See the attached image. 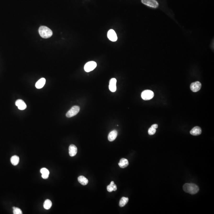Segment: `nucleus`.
<instances>
[{"mask_svg":"<svg viewBox=\"0 0 214 214\" xmlns=\"http://www.w3.org/2000/svg\"><path fill=\"white\" fill-rule=\"evenodd\" d=\"M183 189L184 191L186 193L191 194H197L199 191L198 186L195 184L192 183H186L184 184L183 186Z\"/></svg>","mask_w":214,"mask_h":214,"instance_id":"1","label":"nucleus"},{"mask_svg":"<svg viewBox=\"0 0 214 214\" xmlns=\"http://www.w3.org/2000/svg\"><path fill=\"white\" fill-rule=\"evenodd\" d=\"M38 32L40 35L43 38H48L53 35L52 31L47 26H41L38 30Z\"/></svg>","mask_w":214,"mask_h":214,"instance_id":"2","label":"nucleus"},{"mask_svg":"<svg viewBox=\"0 0 214 214\" xmlns=\"http://www.w3.org/2000/svg\"><path fill=\"white\" fill-rule=\"evenodd\" d=\"M154 97V92L150 90H145L142 92V98L145 100H151Z\"/></svg>","mask_w":214,"mask_h":214,"instance_id":"3","label":"nucleus"},{"mask_svg":"<svg viewBox=\"0 0 214 214\" xmlns=\"http://www.w3.org/2000/svg\"><path fill=\"white\" fill-rule=\"evenodd\" d=\"M80 110V107L77 105L73 106L70 110L66 113V116L67 117L70 118L76 115Z\"/></svg>","mask_w":214,"mask_h":214,"instance_id":"4","label":"nucleus"},{"mask_svg":"<svg viewBox=\"0 0 214 214\" xmlns=\"http://www.w3.org/2000/svg\"><path fill=\"white\" fill-rule=\"evenodd\" d=\"M142 3L148 7L156 8L158 7L159 4L156 0H142Z\"/></svg>","mask_w":214,"mask_h":214,"instance_id":"5","label":"nucleus"},{"mask_svg":"<svg viewBox=\"0 0 214 214\" xmlns=\"http://www.w3.org/2000/svg\"><path fill=\"white\" fill-rule=\"evenodd\" d=\"M97 66V64L95 61H89L85 65L84 70L87 72H90L94 70Z\"/></svg>","mask_w":214,"mask_h":214,"instance_id":"6","label":"nucleus"},{"mask_svg":"<svg viewBox=\"0 0 214 214\" xmlns=\"http://www.w3.org/2000/svg\"><path fill=\"white\" fill-rule=\"evenodd\" d=\"M201 84L200 82H196L192 83L190 85L191 90L193 92H197L200 90L201 88Z\"/></svg>","mask_w":214,"mask_h":214,"instance_id":"7","label":"nucleus"},{"mask_svg":"<svg viewBox=\"0 0 214 214\" xmlns=\"http://www.w3.org/2000/svg\"><path fill=\"white\" fill-rule=\"evenodd\" d=\"M108 38L111 41L115 42L117 41V34L114 30H110L108 33Z\"/></svg>","mask_w":214,"mask_h":214,"instance_id":"8","label":"nucleus"},{"mask_svg":"<svg viewBox=\"0 0 214 214\" xmlns=\"http://www.w3.org/2000/svg\"><path fill=\"white\" fill-rule=\"evenodd\" d=\"M116 83L117 80L115 78H112L110 81L109 83V89L111 92H115L116 91L117 87H116Z\"/></svg>","mask_w":214,"mask_h":214,"instance_id":"9","label":"nucleus"},{"mask_svg":"<svg viewBox=\"0 0 214 214\" xmlns=\"http://www.w3.org/2000/svg\"><path fill=\"white\" fill-rule=\"evenodd\" d=\"M16 105L18 107V109L21 110H23L26 109L27 105L25 102L23 100L19 99L16 102Z\"/></svg>","mask_w":214,"mask_h":214,"instance_id":"10","label":"nucleus"},{"mask_svg":"<svg viewBox=\"0 0 214 214\" xmlns=\"http://www.w3.org/2000/svg\"><path fill=\"white\" fill-rule=\"evenodd\" d=\"M201 132L202 131L201 128L200 127L196 126L192 129L191 131H190V133L193 136H196L201 134Z\"/></svg>","mask_w":214,"mask_h":214,"instance_id":"11","label":"nucleus"},{"mask_svg":"<svg viewBox=\"0 0 214 214\" xmlns=\"http://www.w3.org/2000/svg\"><path fill=\"white\" fill-rule=\"evenodd\" d=\"M77 152V148L75 145L71 144L70 145L69 148V153L71 157L75 156Z\"/></svg>","mask_w":214,"mask_h":214,"instance_id":"12","label":"nucleus"},{"mask_svg":"<svg viewBox=\"0 0 214 214\" xmlns=\"http://www.w3.org/2000/svg\"><path fill=\"white\" fill-rule=\"evenodd\" d=\"M117 136V132L116 130H113L109 133L108 136V139L110 141L112 142L114 140Z\"/></svg>","mask_w":214,"mask_h":214,"instance_id":"13","label":"nucleus"},{"mask_svg":"<svg viewBox=\"0 0 214 214\" xmlns=\"http://www.w3.org/2000/svg\"><path fill=\"white\" fill-rule=\"evenodd\" d=\"M46 83V79L44 78H42L39 79L38 81L36 83L35 87L38 89L42 88L44 86Z\"/></svg>","mask_w":214,"mask_h":214,"instance_id":"14","label":"nucleus"},{"mask_svg":"<svg viewBox=\"0 0 214 214\" xmlns=\"http://www.w3.org/2000/svg\"><path fill=\"white\" fill-rule=\"evenodd\" d=\"M129 164L128 160L125 158H122L120 160L118 165L121 168H125L128 166Z\"/></svg>","mask_w":214,"mask_h":214,"instance_id":"15","label":"nucleus"},{"mask_svg":"<svg viewBox=\"0 0 214 214\" xmlns=\"http://www.w3.org/2000/svg\"><path fill=\"white\" fill-rule=\"evenodd\" d=\"M10 161L11 163L13 165L16 166L19 164V161H20V158H19V157L17 155H14L11 158Z\"/></svg>","mask_w":214,"mask_h":214,"instance_id":"16","label":"nucleus"},{"mask_svg":"<svg viewBox=\"0 0 214 214\" xmlns=\"http://www.w3.org/2000/svg\"><path fill=\"white\" fill-rule=\"evenodd\" d=\"M78 181L80 184L84 185L87 184L88 182V180L83 176H79L78 178Z\"/></svg>","mask_w":214,"mask_h":214,"instance_id":"17","label":"nucleus"},{"mask_svg":"<svg viewBox=\"0 0 214 214\" xmlns=\"http://www.w3.org/2000/svg\"><path fill=\"white\" fill-rule=\"evenodd\" d=\"M128 201V198L126 197H123L119 201V205L120 207H123L125 206Z\"/></svg>","mask_w":214,"mask_h":214,"instance_id":"18","label":"nucleus"},{"mask_svg":"<svg viewBox=\"0 0 214 214\" xmlns=\"http://www.w3.org/2000/svg\"><path fill=\"white\" fill-rule=\"evenodd\" d=\"M52 206V203L50 200L49 199H46L44 203V208L45 209L48 210Z\"/></svg>","mask_w":214,"mask_h":214,"instance_id":"19","label":"nucleus"},{"mask_svg":"<svg viewBox=\"0 0 214 214\" xmlns=\"http://www.w3.org/2000/svg\"><path fill=\"white\" fill-rule=\"evenodd\" d=\"M13 213L14 214H22L21 210L19 208L13 207Z\"/></svg>","mask_w":214,"mask_h":214,"instance_id":"20","label":"nucleus"},{"mask_svg":"<svg viewBox=\"0 0 214 214\" xmlns=\"http://www.w3.org/2000/svg\"><path fill=\"white\" fill-rule=\"evenodd\" d=\"M156 131V128H153V127L151 126V127L149 129H148V134H149V135H154V134H155Z\"/></svg>","mask_w":214,"mask_h":214,"instance_id":"21","label":"nucleus"},{"mask_svg":"<svg viewBox=\"0 0 214 214\" xmlns=\"http://www.w3.org/2000/svg\"><path fill=\"white\" fill-rule=\"evenodd\" d=\"M40 172H41V173L42 174H45L49 175V174H50L49 171L45 168H41L40 170Z\"/></svg>","mask_w":214,"mask_h":214,"instance_id":"22","label":"nucleus"},{"mask_svg":"<svg viewBox=\"0 0 214 214\" xmlns=\"http://www.w3.org/2000/svg\"><path fill=\"white\" fill-rule=\"evenodd\" d=\"M110 185L113 187V191H115L117 190V185L115 184L114 182V181H111Z\"/></svg>","mask_w":214,"mask_h":214,"instance_id":"23","label":"nucleus"},{"mask_svg":"<svg viewBox=\"0 0 214 214\" xmlns=\"http://www.w3.org/2000/svg\"><path fill=\"white\" fill-rule=\"evenodd\" d=\"M107 190L109 192H111L113 191V188L112 186L111 185H108L107 187Z\"/></svg>","mask_w":214,"mask_h":214,"instance_id":"24","label":"nucleus"},{"mask_svg":"<svg viewBox=\"0 0 214 214\" xmlns=\"http://www.w3.org/2000/svg\"><path fill=\"white\" fill-rule=\"evenodd\" d=\"M48 177H49V175H48V174H42V177L44 179H47L48 178Z\"/></svg>","mask_w":214,"mask_h":214,"instance_id":"25","label":"nucleus"},{"mask_svg":"<svg viewBox=\"0 0 214 214\" xmlns=\"http://www.w3.org/2000/svg\"><path fill=\"white\" fill-rule=\"evenodd\" d=\"M151 127H153V128H158V125L157 124H154L151 126Z\"/></svg>","mask_w":214,"mask_h":214,"instance_id":"26","label":"nucleus"}]
</instances>
